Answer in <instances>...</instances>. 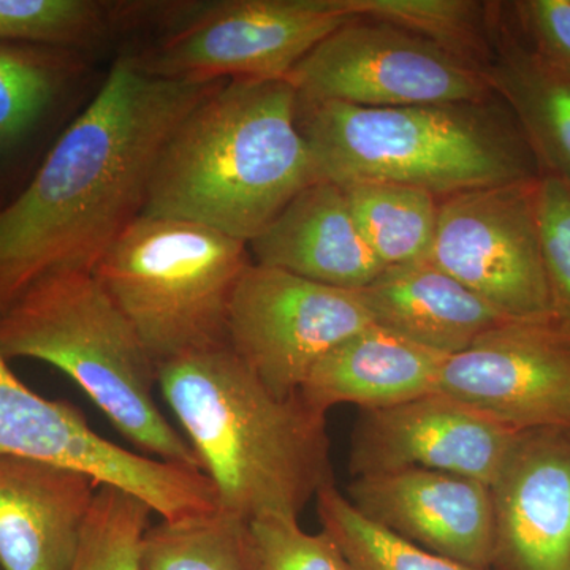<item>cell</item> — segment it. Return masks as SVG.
Masks as SVG:
<instances>
[{
	"mask_svg": "<svg viewBox=\"0 0 570 570\" xmlns=\"http://www.w3.org/2000/svg\"><path fill=\"white\" fill-rule=\"evenodd\" d=\"M220 82L154 77L130 56L112 63L31 183L0 209V314L47 273H94L141 216L165 142Z\"/></svg>",
	"mask_w": 570,
	"mask_h": 570,
	"instance_id": "1",
	"label": "cell"
},
{
	"mask_svg": "<svg viewBox=\"0 0 570 570\" xmlns=\"http://www.w3.org/2000/svg\"><path fill=\"white\" fill-rule=\"evenodd\" d=\"M159 389L225 515L298 520L335 485L326 414L273 395L230 347L165 363Z\"/></svg>",
	"mask_w": 570,
	"mask_h": 570,
	"instance_id": "2",
	"label": "cell"
},
{
	"mask_svg": "<svg viewBox=\"0 0 570 570\" xmlns=\"http://www.w3.org/2000/svg\"><path fill=\"white\" fill-rule=\"evenodd\" d=\"M288 80L223 81L165 142L141 216L187 220L249 245L317 178Z\"/></svg>",
	"mask_w": 570,
	"mask_h": 570,
	"instance_id": "3",
	"label": "cell"
},
{
	"mask_svg": "<svg viewBox=\"0 0 570 570\" xmlns=\"http://www.w3.org/2000/svg\"><path fill=\"white\" fill-rule=\"evenodd\" d=\"M296 122L317 178L337 186L403 184L445 198L540 176L519 124L497 96L485 102L395 108L298 96Z\"/></svg>",
	"mask_w": 570,
	"mask_h": 570,
	"instance_id": "4",
	"label": "cell"
},
{
	"mask_svg": "<svg viewBox=\"0 0 570 570\" xmlns=\"http://www.w3.org/2000/svg\"><path fill=\"white\" fill-rule=\"evenodd\" d=\"M0 354L58 367L141 455L202 471L156 400L159 366L94 273L56 269L0 314Z\"/></svg>",
	"mask_w": 570,
	"mask_h": 570,
	"instance_id": "5",
	"label": "cell"
},
{
	"mask_svg": "<svg viewBox=\"0 0 570 570\" xmlns=\"http://www.w3.org/2000/svg\"><path fill=\"white\" fill-rule=\"evenodd\" d=\"M250 264L239 239L187 220L140 216L94 276L163 366L227 346L232 296Z\"/></svg>",
	"mask_w": 570,
	"mask_h": 570,
	"instance_id": "6",
	"label": "cell"
},
{
	"mask_svg": "<svg viewBox=\"0 0 570 570\" xmlns=\"http://www.w3.org/2000/svg\"><path fill=\"white\" fill-rule=\"evenodd\" d=\"M347 0H220L184 11L135 66L171 80H287L314 48L354 20Z\"/></svg>",
	"mask_w": 570,
	"mask_h": 570,
	"instance_id": "7",
	"label": "cell"
},
{
	"mask_svg": "<svg viewBox=\"0 0 570 570\" xmlns=\"http://www.w3.org/2000/svg\"><path fill=\"white\" fill-rule=\"evenodd\" d=\"M303 99L366 108L493 99L482 71L389 22L354 18L288 75Z\"/></svg>",
	"mask_w": 570,
	"mask_h": 570,
	"instance_id": "8",
	"label": "cell"
},
{
	"mask_svg": "<svg viewBox=\"0 0 570 570\" xmlns=\"http://www.w3.org/2000/svg\"><path fill=\"white\" fill-rule=\"evenodd\" d=\"M539 178L441 198L426 258L510 321L550 322Z\"/></svg>",
	"mask_w": 570,
	"mask_h": 570,
	"instance_id": "9",
	"label": "cell"
},
{
	"mask_svg": "<svg viewBox=\"0 0 570 570\" xmlns=\"http://www.w3.org/2000/svg\"><path fill=\"white\" fill-rule=\"evenodd\" d=\"M0 455L80 469L100 483L141 498L163 520L206 515L217 509L216 493L204 472L130 452L100 436L80 409L48 400L22 384L2 354Z\"/></svg>",
	"mask_w": 570,
	"mask_h": 570,
	"instance_id": "10",
	"label": "cell"
},
{
	"mask_svg": "<svg viewBox=\"0 0 570 570\" xmlns=\"http://www.w3.org/2000/svg\"><path fill=\"white\" fill-rule=\"evenodd\" d=\"M371 324L358 292L253 262L232 296L227 346L273 395L291 397L326 352Z\"/></svg>",
	"mask_w": 570,
	"mask_h": 570,
	"instance_id": "11",
	"label": "cell"
},
{
	"mask_svg": "<svg viewBox=\"0 0 570 570\" xmlns=\"http://www.w3.org/2000/svg\"><path fill=\"white\" fill-rule=\"evenodd\" d=\"M436 393L513 430L570 426V337L551 322H508L448 356Z\"/></svg>",
	"mask_w": 570,
	"mask_h": 570,
	"instance_id": "12",
	"label": "cell"
},
{
	"mask_svg": "<svg viewBox=\"0 0 570 570\" xmlns=\"http://www.w3.org/2000/svg\"><path fill=\"white\" fill-rule=\"evenodd\" d=\"M521 431L430 393L396 406L360 411L352 433V478L430 469L491 485Z\"/></svg>",
	"mask_w": 570,
	"mask_h": 570,
	"instance_id": "13",
	"label": "cell"
},
{
	"mask_svg": "<svg viewBox=\"0 0 570 570\" xmlns=\"http://www.w3.org/2000/svg\"><path fill=\"white\" fill-rule=\"evenodd\" d=\"M490 490V570H570V426L521 431Z\"/></svg>",
	"mask_w": 570,
	"mask_h": 570,
	"instance_id": "14",
	"label": "cell"
},
{
	"mask_svg": "<svg viewBox=\"0 0 570 570\" xmlns=\"http://www.w3.org/2000/svg\"><path fill=\"white\" fill-rule=\"evenodd\" d=\"M346 498L367 520L420 549L471 568H491L493 499L480 480L401 469L352 479Z\"/></svg>",
	"mask_w": 570,
	"mask_h": 570,
	"instance_id": "15",
	"label": "cell"
},
{
	"mask_svg": "<svg viewBox=\"0 0 570 570\" xmlns=\"http://www.w3.org/2000/svg\"><path fill=\"white\" fill-rule=\"evenodd\" d=\"M100 485L80 469L0 455V570H70Z\"/></svg>",
	"mask_w": 570,
	"mask_h": 570,
	"instance_id": "16",
	"label": "cell"
},
{
	"mask_svg": "<svg viewBox=\"0 0 570 570\" xmlns=\"http://www.w3.org/2000/svg\"><path fill=\"white\" fill-rule=\"evenodd\" d=\"M254 264L358 292L385 272L335 183L311 184L247 245Z\"/></svg>",
	"mask_w": 570,
	"mask_h": 570,
	"instance_id": "17",
	"label": "cell"
},
{
	"mask_svg": "<svg viewBox=\"0 0 570 570\" xmlns=\"http://www.w3.org/2000/svg\"><path fill=\"white\" fill-rule=\"evenodd\" d=\"M448 356L371 324L337 344L307 374L299 395L326 414L340 404L373 411L436 393Z\"/></svg>",
	"mask_w": 570,
	"mask_h": 570,
	"instance_id": "18",
	"label": "cell"
},
{
	"mask_svg": "<svg viewBox=\"0 0 570 570\" xmlns=\"http://www.w3.org/2000/svg\"><path fill=\"white\" fill-rule=\"evenodd\" d=\"M482 75L519 124L540 175L570 186V69L521 39L505 3H490V56Z\"/></svg>",
	"mask_w": 570,
	"mask_h": 570,
	"instance_id": "19",
	"label": "cell"
},
{
	"mask_svg": "<svg viewBox=\"0 0 570 570\" xmlns=\"http://www.w3.org/2000/svg\"><path fill=\"white\" fill-rule=\"evenodd\" d=\"M358 294L374 324L445 356L512 322L428 261L387 268Z\"/></svg>",
	"mask_w": 570,
	"mask_h": 570,
	"instance_id": "20",
	"label": "cell"
},
{
	"mask_svg": "<svg viewBox=\"0 0 570 570\" xmlns=\"http://www.w3.org/2000/svg\"><path fill=\"white\" fill-rule=\"evenodd\" d=\"M343 187L363 238L384 268L426 261L436 236L441 198L393 183Z\"/></svg>",
	"mask_w": 570,
	"mask_h": 570,
	"instance_id": "21",
	"label": "cell"
},
{
	"mask_svg": "<svg viewBox=\"0 0 570 570\" xmlns=\"http://www.w3.org/2000/svg\"><path fill=\"white\" fill-rule=\"evenodd\" d=\"M140 570H254L247 523L219 510L160 520L142 538Z\"/></svg>",
	"mask_w": 570,
	"mask_h": 570,
	"instance_id": "22",
	"label": "cell"
},
{
	"mask_svg": "<svg viewBox=\"0 0 570 570\" xmlns=\"http://www.w3.org/2000/svg\"><path fill=\"white\" fill-rule=\"evenodd\" d=\"M356 18L415 33L482 71L490 56V3L474 0H347Z\"/></svg>",
	"mask_w": 570,
	"mask_h": 570,
	"instance_id": "23",
	"label": "cell"
},
{
	"mask_svg": "<svg viewBox=\"0 0 570 570\" xmlns=\"http://www.w3.org/2000/svg\"><path fill=\"white\" fill-rule=\"evenodd\" d=\"M322 530L343 551L352 570H482L397 538L363 517L336 485L316 498Z\"/></svg>",
	"mask_w": 570,
	"mask_h": 570,
	"instance_id": "24",
	"label": "cell"
},
{
	"mask_svg": "<svg viewBox=\"0 0 570 570\" xmlns=\"http://www.w3.org/2000/svg\"><path fill=\"white\" fill-rule=\"evenodd\" d=\"M63 70L56 48L0 43V151L43 119L61 91Z\"/></svg>",
	"mask_w": 570,
	"mask_h": 570,
	"instance_id": "25",
	"label": "cell"
},
{
	"mask_svg": "<svg viewBox=\"0 0 570 570\" xmlns=\"http://www.w3.org/2000/svg\"><path fill=\"white\" fill-rule=\"evenodd\" d=\"M153 509L129 491L102 483L70 570H140Z\"/></svg>",
	"mask_w": 570,
	"mask_h": 570,
	"instance_id": "26",
	"label": "cell"
},
{
	"mask_svg": "<svg viewBox=\"0 0 570 570\" xmlns=\"http://www.w3.org/2000/svg\"><path fill=\"white\" fill-rule=\"evenodd\" d=\"M108 9L91 0H0V43L63 48L105 31Z\"/></svg>",
	"mask_w": 570,
	"mask_h": 570,
	"instance_id": "27",
	"label": "cell"
},
{
	"mask_svg": "<svg viewBox=\"0 0 570 570\" xmlns=\"http://www.w3.org/2000/svg\"><path fill=\"white\" fill-rule=\"evenodd\" d=\"M254 570H352L324 530L311 534L298 520L262 517L247 521Z\"/></svg>",
	"mask_w": 570,
	"mask_h": 570,
	"instance_id": "28",
	"label": "cell"
},
{
	"mask_svg": "<svg viewBox=\"0 0 570 570\" xmlns=\"http://www.w3.org/2000/svg\"><path fill=\"white\" fill-rule=\"evenodd\" d=\"M540 246L550 296V322L570 337V186L540 175Z\"/></svg>",
	"mask_w": 570,
	"mask_h": 570,
	"instance_id": "29",
	"label": "cell"
},
{
	"mask_svg": "<svg viewBox=\"0 0 570 570\" xmlns=\"http://www.w3.org/2000/svg\"><path fill=\"white\" fill-rule=\"evenodd\" d=\"M505 6L532 50L570 69V0H521Z\"/></svg>",
	"mask_w": 570,
	"mask_h": 570,
	"instance_id": "30",
	"label": "cell"
}]
</instances>
